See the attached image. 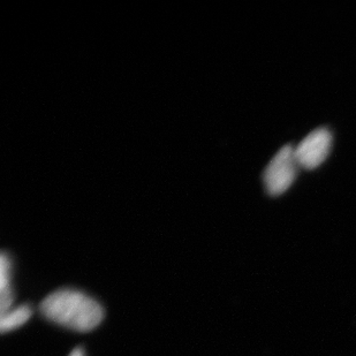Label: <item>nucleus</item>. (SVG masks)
<instances>
[{
    "mask_svg": "<svg viewBox=\"0 0 356 356\" xmlns=\"http://www.w3.org/2000/svg\"><path fill=\"white\" fill-rule=\"evenodd\" d=\"M40 313L51 322L79 332L96 329L104 318L101 303L86 293L71 289L49 294L40 303Z\"/></svg>",
    "mask_w": 356,
    "mask_h": 356,
    "instance_id": "f257e3e1",
    "label": "nucleus"
},
{
    "mask_svg": "<svg viewBox=\"0 0 356 356\" xmlns=\"http://www.w3.org/2000/svg\"><path fill=\"white\" fill-rule=\"evenodd\" d=\"M298 168L294 148L292 145L282 147L266 166L263 175L266 192L273 196L284 194L296 180Z\"/></svg>",
    "mask_w": 356,
    "mask_h": 356,
    "instance_id": "f03ea898",
    "label": "nucleus"
},
{
    "mask_svg": "<svg viewBox=\"0 0 356 356\" xmlns=\"http://www.w3.org/2000/svg\"><path fill=\"white\" fill-rule=\"evenodd\" d=\"M332 145V134L326 128H318L303 138L296 148V159L301 168L313 170L323 164Z\"/></svg>",
    "mask_w": 356,
    "mask_h": 356,
    "instance_id": "7ed1b4c3",
    "label": "nucleus"
},
{
    "mask_svg": "<svg viewBox=\"0 0 356 356\" xmlns=\"http://www.w3.org/2000/svg\"><path fill=\"white\" fill-rule=\"evenodd\" d=\"M14 293L12 289V261L6 254L0 259V315L13 307Z\"/></svg>",
    "mask_w": 356,
    "mask_h": 356,
    "instance_id": "20e7f679",
    "label": "nucleus"
},
{
    "mask_svg": "<svg viewBox=\"0 0 356 356\" xmlns=\"http://www.w3.org/2000/svg\"><path fill=\"white\" fill-rule=\"evenodd\" d=\"M33 309L29 305L12 307L6 313L0 315V329L1 332L6 333L19 329L31 319Z\"/></svg>",
    "mask_w": 356,
    "mask_h": 356,
    "instance_id": "39448f33",
    "label": "nucleus"
},
{
    "mask_svg": "<svg viewBox=\"0 0 356 356\" xmlns=\"http://www.w3.org/2000/svg\"><path fill=\"white\" fill-rule=\"evenodd\" d=\"M70 356H86V353H84V350L82 348H75V350H72Z\"/></svg>",
    "mask_w": 356,
    "mask_h": 356,
    "instance_id": "423d86ee",
    "label": "nucleus"
}]
</instances>
